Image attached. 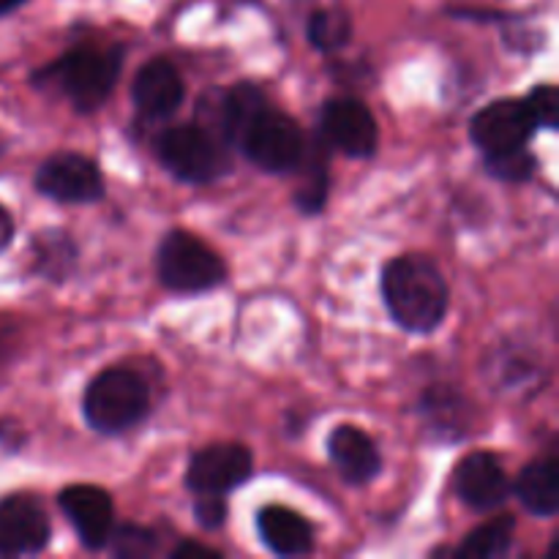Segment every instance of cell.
Here are the masks:
<instances>
[{
	"instance_id": "3",
	"label": "cell",
	"mask_w": 559,
	"mask_h": 559,
	"mask_svg": "<svg viewBox=\"0 0 559 559\" xmlns=\"http://www.w3.org/2000/svg\"><path fill=\"white\" fill-rule=\"evenodd\" d=\"M151 413V388L140 371L109 366L98 371L82 396L87 426L104 437H118L140 426Z\"/></svg>"
},
{
	"instance_id": "16",
	"label": "cell",
	"mask_w": 559,
	"mask_h": 559,
	"mask_svg": "<svg viewBox=\"0 0 559 559\" xmlns=\"http://www.w3.org/2000/svg\"><path fill=\"white\" fill-rule=\"evenodd\" d=\"M257 535L276 557H304L314 549V527L309 519L276 502L257 511Z\"/></svg>"
},
{
	"instance_id": "23",
	"label": "cell",
	"mask_w": 559,
	"mask_h": 559,
	"mask_svg": "<svg viewBox=\"0 0 559 559\" xmlns=\"http://www.w3.org/2000/svg\"><path fill=\"white\" fill-rule=\"evenodd\" d=\"M486 173L491 178L502 180V183H524L535 175L538 169V158L533 156L527 145L516 147V151H506V153H491V156H484Z\"/></svg>"
},
{
	"instance_id": "10",
	"label": "cell",
	"mask_w": 559,
	"mask_h": 559,
	"mask_svg": "<svg viewBox=\"0 0 559 559\" xmlns=\"http://www.w3.org/2000/svg\"><path fill=\"white\" fill-rule=\"evenodd\" d=\"M535 131L538 129L522 98H497L478 109L469 120V140L484 156L524 147L533 140Z\"/></svg>"
},
{
	"instance_id": "19",
	"label": "cell",
	"mask_w": 559,
	"mask_h": 559,
	"mask_svg": "<svg viewBox=\"0 0 559 559\" xmlns=\"http://www.w3.org/2000/svg\"><path fill=\"white\" fill-rule=\"evenodd\" d=\"M513 495L538 519H555L559 511V464L555 456L530 462L513 484Z\"/></svg>"
},
{
	"instance_id": "2",
	"label": "cell",
	"mask_w": 559,
	"mask_h": 559,
	"mask_svg": "<svg viewBox=\"0 0 559 559\" xmlns=\"http://www.w3.org/2000/svg\"><path fill=\"white\" fill-rule=\"evenodd\" d=\"M123 71L120 47H74L33 74V85L52 87L76 112H96L115 91Z\"/></svg>"
},
{
	"instance_id": "17",
	"label": "cell",
	"mask_w": 559,
	"mask_h": 559,
	"mask_svg": "<svg viewBox=\"0 0 559 559\" xmlns=\"http://www.w3.org/2000/svg\"><path fill=\"white\" fill-rule=\"evenodd\" d=\"M418 413L426 431L437 442H459L473 426V404L451 385H435L420 396Z\"/></svg>"
},
{
	"instance_id": "14",
	"label": "cell",
	"mask_w": 559,
	"mask_h": 559,
	"mask_svg": "<svg viewBox=\"0 0 559 559\" xmlns=\"http://www.w3.org/2000/svg\"><path fill=\"white\" fill-rule=\"evenodd\" d=\"M136 112L145 120H167L180 109L186 98V85L180 71L173 60L153 58L136 71L134 85H131Z\"/></svg>"
},
{
	"instance_id": "5",
	"label": "cell",
	"mask_w": 559,
	"mask_h": 559,
	"mask_svg": "<svg viewBox=\"0 0 559 559\" xmlns=\"http://www.w3.org/2000/svg\"><path fill=\"white\" fill-rule=\"evenodd\" d=\"M156 271L175 295H202L227 282V262L189 229H169L156 251Z\"/></svg>"
},
{
	"instance_id": "1",
	"label": "cell",
	"mask_w": 559,
	"mask_h": 559,
	"mask_svg": "<svg viewBox=\"0 0 559 559\" xmlns=\"http://www.w3.org/2000/svg\"><path fill=\"white\" fill-rule=\"evenodd\" d=\"M380 293L402 331L429 336L445 322L451 289L437 262L426 254H399L382 265Z\"/></svg>"
},
{
	"instance_id": "9",
	"label": "cell",
	"mask_w": 559,
	"mask_h": 559,
	"mask_svg": "<svg viewBox=\"0 0 559 559\" xmlns=\"http://www.w3.org/2000/svg\"><path fill=\"white\" fill-rule=\"evenodd\" d=\"M254 475V456L240 442H213L189 459L183 484L191 495H233Z\"/></svg>"
},
{
	"instance_id": "7",
	"label": "cell",
	"mask_w": 559,
	"mask_h": 559,
	"mask_svg": "<svg viewBox=\"0 0 559 559\" xmlns=\"http://www.w3.org/2000/svg\"><path fill=\"white\" fill-rule=\"evenodd\" d=\"M33 186L47 200L60 205H93L104 200V175L93 158L76 151H60L44 158Z\"/></svg>"
},
{
	"instance_id": "26",
	"label": "cell",
	"mask_w": 559,
	"mask_h": 559,
	"mask_svg": "<svg viewBox=\"0 0 559 559\" xmlns=\"http://www.w3.org/2000/svg\"><path fill=\"white\" fill-rule=\"evenodd\" d=\"M194 519L202 530H222L227 522V500L222 495H194Z\"/></svg>"
},
{
	"instance_id": "24",
	"label": "cell",
	"mask_w": 559,
	"mask_h": 559,
	"mask_svg": "<svg viewBox=\"0 0 559 559\" xmlns=\"http://www.w3.org/2000/svg\"><path fill=\"white\" fill-rule=\"evenodd\" d=\"M107 549L118 559H145L156 551V533L140 524H120L109 535Z\"/></svg>"
},
{
	"instance_id": "12",
	"label": "cell",
	"mask_w": 559,
	"mask_h": 559,
	"mask_svg": "<svg viewBox=\"0 0 559 559\" xmlns=\"http://www.w3.org/2000/svg\"><path fill=\"white\" fill-rule=\"evenodd\" d=\"M58 506L69 519L76 540L87 551L107 549L109 535L115 530V502L102 486L74 484L58 495Z\"/></svg>"
},
{
	"instance_id": "4",
	"label": "cell",
	"mask_w": 559,
	"mask_h": 559,
	"mask_svg": "<svg viewBox=\"0 0 559 559\" xmlns=\"http://www.w3.org/2000/svg\"><path fill=\"white\" fill-rule=\"evenodd\" d=\"M156 156L175 180L207 186L233 169L229 145L200 123L169 126L156 136Z\"/></svg>"
},
{
	"instance_id": "6",
	"label": "cell",
	"mask_w": 559,
	"mask_h": 559,
	"mask_svg": "<svg viewBox=\"0 0 559 559\" xmlns=\"http://www.w3.org/2000/svg\"><path fill=\"white\" fill-rule=\"evenodd\" d=\"M257 169L271 175L295 173L304 156L306 136L295 118L271 104H260L233 142Z\"/></svg>"
},
{
	"instance_id": "8",
	"label": "cell",
	"mask_w": 559,
	"mask_h": 559,
	"mask_svg": "<svg viewBox=\"0 0 559 559\" xmlns=\"http://www.w3.org/2000/svg\"><path fill=\"white\" fill-rule=\"evenodd\" d=\"M317 134L328 151H338L347 158H369L380 145V126L374 112L369 104L353 96H336L325 102Z\"/></svg>"
},
{
	"instance_id": "28",
	"label": "cell",
	"mask_w": 559,
	"mask_h": 559,
	"mask_svg": "<svg viewBox=\"0 0 559 559\" xmlns=\"http://www.w3.org/2000/svg\"><path fill=\"white\" fill-rule=\"evenodd\" d=\"M14 233H16L14 218H11V213L0 205V251L9 249V243L14 240Z\"/></svg>"
},
{
	"instance_id": "22",
	"label": "cell",
	"mask_w": 559,
	"mask_h": 559,
	"mask_svg": "<svg viewBox=\"0 0 559 559\" xmlns=\"http://www.w3.org/2000/svg\"><path fill=\"white\" fill-rule=\"evenodd\" d=\"M306 36H309L311 47L320 49V52L325 55H333L349 44L353 22H349L347 11L342 9H320L309 16Z\"/></svg>"
},
{
	"instance_id": "21",
	"label": "cell",
	"mask_w": 559,
	"mask_h": 559,
	"mask_svg": "<svg viewBox=\"0 0 559 559\" xmlns=\"http://www.w3.org/2000/svg\"><path fill=\"white\" fill-rule=\"evenodd\" d=\"M513 538H516L513 516H495L475 527L456 549H451V555L467 559H500L511 555Z\"/></svg>"
},
{
	"instance_id": "18",
	"label": "cell",
	"mask_w": 559,
	"mask_h": 559,
	"mask_svg": "<svg viewBox=\"0 0 559 559\" xmlns=\"http://www.w3.org/2000/svg\"><path fill=\"white\" fill-rule=\"evenodd\" d=\"M31 260L36 276L47 278L49 284H63L80 265V246L66 229L47 227L31 240Z\"/></svg>"
},
{
	"instance_id": "13",
	"label": "cell",
	"mask_w": 559,
	"mask_h": 559,
	"mask_svg": "<svg viewBox=\"0 0 559 559\" xmlns=\"http://www.w3.org/2000/svg\"><path fill=\"white\" fill-rule=\"evenodd\" d=\"M52 540L47 511L27 495H9L0 500V555H41Z\"/></svg>"
},
{
	"instance_id": "25",
	"label": "cell",
	"mask_w": 559,
	"mask_h": 559,
	"mask_svg": "<svg viewBox=\"0 0 559 559\" xmlns=\"http://www.w3.org/2000/svg\"><path fill=\"white\" fill-rule=\"evenodd\" d=\"M524 107H527L530 118H533L535 129L555 131L559 126V91L555 85H535L527 93V98H522Z\"/></svg>"
},
{
	"instance_id": "20",
	"label": "cell",
	"mask_w": 559,
	"mask_h": 559,
	"mask_svg": "<svg viewBox=\"0 0 559 559\" xmlns=\"http://www.w3.org/2000/svg\"><path fill=\"white\" fill-rule=\"evenodd\" d=\"M295 173H300L298 191H295V207L304 216H317L325 211L328 189H331V178H328V145L320 140V134L311 136L304 147Z\"/></svg>"
},
{
	"instance_id": "29",
	"label": "cell",
	"mask_w": 559,
	"mask_h": 559,
	"mask_svg": "<svg viewBox=\"0 0 559 559\" xmlns=\"http://www.w3.org/2000/svg\"><path fill=\"white\" fill-rule=\"evenodd\" d=\"M27 0H0V16L11 14V11H16L20 5H25Z\"/></svg>"
},
{
	"instance_id": "11",
	"label": "cell",
	"mask_w": 559,
	"mask_h": 559,
	"mask_svg": "<svg viewBox=\"0 0 559 559\" xmlns=\"http://www.w3.org/2000/svg\"><path fill=\"white\" fill-rule=\"evenodd\" d=\"M453 491L469 511L489 513L511 500L513 484L495 453L473 451L453 469Z\"/></svg>"
},
{
	"instance_id": "15",
	"label": "cell",
	"mask_w": 559,
	"mask_h": 559,
	"mask_svg": "<svg viewBox=\"0 0 559 559\" xmlns=\"http://www.w3.org/2000/svg\"><path fill=\"white\" fill-rule=\"evenodd\" d=\"M328 456L338 478L349 486H366L382 473V453L369 431L355 424H342L328 437Z\"/></svg>"
},
{
	"instance_id": "27",
	"label": "cell",
	"mask_w": 559,
	"mask_h": 559,
	"mask_svg": "<svg viewBox=\"0 0 559 559\" xmlns=\"http://www.w3.org/2000/svg\"><path fill=\"white\" fill-rule=\"evenodd\" d=\"M173 559H222V551L211 549L205 544H197V540H180L173 549Z\"/></svg>"
}]
</instances>
